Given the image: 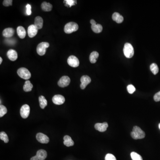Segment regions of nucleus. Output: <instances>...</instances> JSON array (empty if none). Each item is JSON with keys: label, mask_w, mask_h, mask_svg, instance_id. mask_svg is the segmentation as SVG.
<instances>
[{"label": "nucleus", "mask_w": 160, "mask_h": 160, "mask_svg": "<svg viewBox=\"0 0 160 160\" xmlns=\"http://www.w3.org/2000/svg\"><path fill=\"white\" fill-rule=\"evenodd\" d=\"M131 136L135 140L143 139L145 137L144 132L138 126H135L133 128V131L131 133Z\"/></svg>", "instance_id": "f257e3e1"}, {"label": "nucleus", "mask_w": 160, "mask_h": 160, "mask_svg": "<svg viewBox=\"0 0 160 160\" xmlns=\"http://www.w3.org/2000/svg\"><path fill=\"white\" fill-rule=\"evenodd\" d=\"M78 28V25L76 23L70 22L65 25L64 31L66 34H70L74 32L77 31Z\"/></svg>", "instance_id": "f03ea898"}, {"label": "nucleus", "mask_w": 160, "mask_h": 160, "mask_svg": "<svg viewBox=\"0 0 160 160\" xmlns=\"http://www.w3.org/2000/svg\"><path fill=\"white\" fill-rule=\"evenodd\" d=\"M133 46L129 43H126L124 45L123 52L124 55L127 58H130L133 57L134 52Z\"/></svg>", "instance_id": "7ed1b4c3"}, {"label": "nucleus", "mask_w": 160, "mask_h": 160, "mask_svg": "<svg viewBox=\"0 0 160 160\" xmlns=\"http://www.w3.org/2000/svg\"><path fill=\"white\" fill-rule=\"evenodd\" d=\"M49 46V43L48 42H41L37 45L36 48V52L40 56H43L45 54L46 49Z\"/></svg>", "instance_id": "20e7f679"}, {"label": "nucleus", "mask_w": 160, "mask_h": 160, "mask_svg": "<svg viewBox=\"0 0 160 160\" xmlns=\"http://www.w3.org/2000/svg\"><path fill=\"white\" fill-rule=\"evenodd\" d=\"M18 76L25 80H28L31 77L30 72L29 70L25 68H21L19 69L17 71Z\"/></svg>", "instance_id": "39448f33"}, {"label": "nucleus", "mask_w": 160, "mask_h": 160, "mask_svg": "<svg viewBox=\"0 0 160 160\" xmlns=\"http://www.w3.org/2000/svg\"><path fill=\"white\" fill-rule=\"evenodd\" d=\"M30 113V106L28 105H24L21 107L20 114L23 118L26 119L29 117Z\"/></svg>", "instance_id": "423d86ee"}, {"label": "nucleus", "mask_w": 160, "mask_h": 160, "mask_svg": "<svg viewBox=\"0 0 160 160\" xmlns=\"http://www.w3.org/2000/svg\"><path fill=\"white\" fill-rule=\"evenodd\" d=\"M67 62L69 65L74 68L78 67L79 65L78 59L74 55H71L69 57L67 60Z\"/></svg>", "instance_id": "0eeeda50"}, {"label": "nucleus", "mask_w": 160, "mask_h": 160, "mask_svg": "<svg viewBox=\"0 0 160 160\" xmlns=\"http://www.w3.org/2000/svg\"><path fill=\"white\" fill-rule=\"evenodd\" d=\"M70 82V79L68 76L61 77L58 82V85L60 87L64 88L69 86Z\"/></svg>", "instance_id": "6e6552de"}, {"label": "nucleus", "mask_w": 160, "mask_h": 160, "mask_svg": "<svg viewBox=\"0 0 160 160\" xmlns=\"http://www.w3.org/2000/svg\"><path fill=\"white\" fill-rule=\"evenodd\" d=\"M36 139L37 141L42 144H47L49 142L48 136L42 133H38L36 135Z\"/></svg>", "instance_id": "1a4fd4ad"}, {"label": "nucleus", "mask_w": 160, "mask_h": 160, "mask_svg": "<svg viewBox=\"0 0 160 160\" xmlns=\"http://www.w3.org/2000/svg\"><path fill=\"white\" fill-rule=\"evenodd\" d=\"M91 82V79L89 76L87 75L83 76L81 78V84L80 87L82 89H84Z\"/></svg>", "instance_id": "9d476101"}, {"label": "nucleus", "mask_w": 160, "mask_h": 160, "mask_svg": "<svg viewBox=\"0 0 160 160\" xmlns=\"http://www.w3.org/2000/svg\"><path fill=\"white\" fill-rule=\"evenodd\" d=\"M52 101L55 105H61L64 104L65 98L64 96L61 95H56L53 97Z\"/></svg>", "instance_id": "9b49d317"}, {"label": "nucleus", "mask_w": 160, "mask_h": 160, "mask_svg": "<svg viewBox=\"0 0 160 160\" xmlns=\"http://www.w3.org/2000/svg\"><path fill=\"white\" fill-rule=\"evenodd\" d=\"M38 30V29H37L34 25H31L29 26L28 29V34L29 37L30 38L34 37L37 34Z\"/></svg>", "instance_id": "f8f14e48"}, {"label": "nucleus", "mask_w": 160, "mask_h": 160, "mask_svg": "<svg viewBox=\"0 0 160 160\" xmlns=\"http://www.w3.org/2000/svg\"><path fill=\"white\" fill-rule=\"evenodd\" d=\"M95 128L96 130L101 132H104L107 130L108 127V124L107 122L100 123H97L95 125Z\"/></svg>", "instance_id": "ddd939ff"}, {"label": "nucleus", "mask_w": 160, "mask_h": 160, "mask_svg": "<svg viewBox=\"0 0 160 160\" xmlns=\"http://www.w3.org/2000/svg\"><path fill=\"white\" fill-rule=\"evenodd\" d=\"M7 55L9 59L11 61H15L18 59V53L14 49H9L7 52Z\"/></svg>", "instance_id": "4468645a"}, {"label": "nucleus", "mask_w": 160, "mask_h": 160, "mask_svg": "<svg viewBox=\"0 0 160 160\" xmlns=\"http://www.w3.org/2000/svg\"><path fill=\"white\" fill-rule=\"evenodd\" d=\"M15 31L12 28H8L5 29L2 32V34L5 37H11L14 35Z\"/></svg>", "instance_id": "2eb2a0df"}, {"label": "nucleus", "mask_w": 160, "mask_h": 160, "mask_svg": "<svg viewBox=\"0 0 160 160\" xmlns=\"http://www.w3.org/2000/svg\"><path fill=\"white\" fill-rule=\"evenodd\" d=\"M36 156L39 160H45L46 159L47 153L45 150L44 149H40L37 151Z\"/></svg>", "instance_id": "dca6fc26"}, {"label": "nucleus", "mask_w": 160, "mask_h": 160, "mask_svg": "<svg viewBox=\"0 0 160 160\" xmlns=\"http://www.w3.org/2000/svg\"><path fill=\"white\" fill-rule=\"evenodd\" d=\"M36 27L37 28V29H41L43 27V20L41 17L40 16H37L36 17L34 20V24Z\"/></svg>", "instance_id": "f3484780"}, {"label": "nucleus", "mask_w": 160, "mask_h": 160, "mask_svg": "<svg viewBox=\"0 0 160 160\" xmlns=\"http://www.w3.org/2000/svg\"><path fill=\"white\" fill-rule=\"evenodd\" d=\"M112 19L117 23H121L124 21V18L119 13L115 12L112 15Z\"/></svg>", "instance_id": "a211bd4d"}, {"label": "nucleus", "mask_w": 160, "mask_h": 160, "mask_svg": "<svg viewBox=\"0 0 160 160\" xmlns=\"http://www.w3.org/2000/svg\"><path fill=\"white\" fill-rule=\"evenodd\" d=\"M17 31L18 35L20 38L23 39L26 37V32L25 28L21 26L18 27Z\"/></svg>", "instance_id": "6ab92c4d"}, {"label": "nucleus", "mask_w": 160, "mask_h": 160, "mask_svg": "<svg viewBox=\"0 0 160 160\" xmlns=\"http://www.w3.org/2000/svg\"><path fill=\"white\" fill-rule=\"evenodd\" d=\"M64 144L67 147L71 146L74 145V142L70 136L68 135L64 137Z\"/></svg>", "instance_id": "aec40b11"}, {"label": "nucleus", "mask_w": 160, "mask_h": 160, "mask_svg": "<svg viewBox=\"0 0 160 160\" xmlns=\"http://www.w3.org/2000/svg\"><path fill=\"white\" fill-rule=\"evenodd\" d=\"M41 7L43 11L45 12H49L52 9L53 6L50 3L45 1L41 4Z\"/></svg>", "instance_id": "412c9836"}, {"label": "nucleus", "mask_w": 160, "mask_h": 160, "mask_svg": "<svg viewBox=\"0 0 160 160\" xmlns=\"http://www.w3.org/2000/svg\"><path fill=\"white\" fill-rule=\"evenodd\" d=\"M98 57H99V53L96 51H93L91 53L89 56V60L91 63L92 64L95 63L97 62Z\"/></svg>", "instance_id": "4be33fe9"}, {"label": "nucleus", "mask_w": 160, "mask_h": 160, "mask_svg": "<svg viewBox=\"0 0 160 160\" xmlns=\"http://www.w3.org/2000/svg\"><path fill=\"white\" fill-rule=\"evenodd\" d=\"M91 29L94 32L98 34L102 32L103 27L100 24H96L91 25Z\"/></svg>", "instance_id": "5701e85b"}, {"label": "nucleus", "mask_w": 160, "mask_h": 160, "mask_svg": "<svg viewBox=\"0 0 160 160\" xmlns=\"http://www.w3.org/2000/svg\"><path fill=\"white\" fill-rule=\"evenodd\" d=\"M40 106L42 109H44L47 105V101L45 97L43 96H41L39 97Z\"/></svg>", "instance_id": "b1692460"}, {"label": "nucleus", "mask_w": 160, "mask_h": 160, "mask_svg": "<svg viewBox=\"0 0 160 160\" xmlns=\"http://www.w3.org/2000/svg\"><path fill=\"white\" fill-rule=\"evenodd\" d=\"M33 88V86L32 84L30 82L29 80H27L25 82V84H24V86H23V89L25 92H28L31 91Z\"/></svg>", "instance_id": "393cba45"}, {"label": "nucleus", "mask_w": 160, "mask_h": 160, "mask_svg": "<svg viewBox=\"0 0 160 160\" xmlns=\"http://www.w3.org/2000/svg\"><path fill=\"white\" fill-rule=\"evenodd\" d=\"M150 70L152 71L153 74L156 75L159 72V68L158 66L155 63H153L150 65Z\"/></svg>", "instance_id": "a878e982"}, {"label": "nucleus", "mask_w": 160, "mask_h": 160, "mask_svg": "<svg viewBox=\"0 0 160 160\" xmlns=\"http://www.w3.org/2000/svg\"><path fill=\"white\" fill-rule=\"evenodd\" d=\"M130 155L131 157L133 160H143L142 156L134 152H132Z\"/></svg>", "instance_id": "bb28decb"}, {"label": "nucleus", "mask_w": 160, "mask_h": 160, "mask_svg": "<svg viewBox=\"0 0 160 160\" xmlns=\"http://www.w3.org/2000/svg\"><path fill=\"white\" fill-rule=\"evenodd\" d=\"M0 139L1 140H4L5 143H7L9 142V138L8 135L5 132H1L0 133Z\"/></svg>", "instance_id": "cd10ccee"}, {"label": "nucleus", "mask_w": 160, "mask_h": 160, "mask_svg": "<svg viewBox=\"0 0 160 160\" xmlns=\"http://www.w3.org/2000/svg\"><path fill=\"white\" fill-rule=\"evenodd\" d=\"M7 112V108L4 105H0V117H3L4 115L6 114Z\"/></svg>", "instance_id": "c85d7f7f"}, {"label": "nucleus", "mask_w": 160, "mask_h": 160, "mask_svg": "<svg viewBox=\"0 0 160 160\" xmlns=\"http://www.w3.org/2000/svg\"><path fill=\"white\" fill-rule=\"evenodd\" d=\"M127 90L128 92L130 94H133L136 90V88L132 84H129L127 87Z\"/></svg>", "instance_id": "c756f323"}, {"label": "nucleus", "mask_w": 160, "mask_h": 160, "mask_svg": "<svg viewBox=\"0 0 160 160\" xmlns=\"http://www.w3.org/2000/svg\"><path fill=\"white\" fill-rule=\"evenodd\" d=\"M105 160H117V159L114 155L110 153H108L105 156Z\"/></svg>", "instance_id": "7c9ffc66"}, {"label": "nucleus", "mask_w": 160, "mask_h": 160, "mask_svg": "<svg viewBox=\"0 0 160 160\" xmlns=\"http://www.w3.org/2000/svg\"><path fill=\"white\" fill-rule=\"evenodd\" d=\"M12 2H13V1L12 0H5L3 1V5L5 7H8V6L12 5Z\"/></svg>", "instance_id": "2f4dec72"}, {"label": "nucleus", "mask_w": 160, "mask_h": 160, "mask_svg": "<svg viewBox=\"0 0 160 160\" xmlns=\"http://www.w3.org/2000/svg\"><path fill=\"white\" fill-rule=\"evenodd\" d=\"M65 1L66 4L67 5H69L70 7H71L72 5H74L76 3L75 1H73V0H66Z\"/></svg>", "instance_id": "473e14b6"}, {"label": "nucleus", "mask_w": 160, "mask_h": 160, "mask_svg": "<svg viewBox=\"0 0 160 160\" xmlns=\"http://www.w3.org/2000/svg\"><path fill=\"white\" fill-rule=\"evenodd\" d=\"M153 98H154V100L156 102L160 101V91L158 92L154 95Z\"/></svg>", "instance_id": "72a5a7b5"}, {"label": "nucleus", "mask_w": 160, "mask_h": 160, "mask_svg": "<svg viewBox=\"0 0 160 160\" xmlns=\"http://www.w3.org/2000/svg\"><path fill=\"white\" fill-rule=\"evenodd\" d=\"M26 14L28 16H30L31 14V6L29 4H27V5L26 6Z\"/></svg>", "instance_id": "f704fd0d"}, {"label": "nucleus", "mask_w": 160, "mask_h": 160, "mask_svg": "<svg viewBox=\"0 0 160 160\" xmlns=\"http://www.w3.org/2000/svg\"><path fill=\"white\" fill-rule=\"evenodd\" d=\"M90 23L91 24V25L97 24L95 20H93V19H92V20H90Z\"/></svg>", "instance_id": "c9c22d12"}, {"label": "nucleus", "mask_w": 160, "mask_h": 160, "mask_svg": "<svg viewBox=\"0 0 160 160\" xmlns=\"http://www.w3.org/2000/svg\"><path fill=\"white\" fill-rule=\"evenodd\" d=\"M30 160H39L38 159V158H37L36 156H35L32 157H31V158L30 159Z\"/></svg>", "instance_id": "e433bc0d"}, {"label": "nucleus", "mask_w": 160, "mask_h": 160, "mask_svg": "<svg viewBox=\"0 0 160 160\" xmlns=\"http://www.w3.org/2000/svg\"><path fill=\"white\" fill-rule=\"evenodd\" d=\"M2 62V59L1 57H0V64H1Z\"/></svg>", "instance_id": "4c0bfd02"}, {"label": "nucleus", "mask_w": 160, "mask_h": 160, "mask_svg": "<svg viewBox=\"0 0 160 160\" xmlns=\"http://www.w3.org/2000/svg\"><path fill=\"white\" fill-rule=\"evenodd\" d=\"M158 127H159V129L160 130V123L159 124V125H158Z\"/></svg>", "instance_id": "58836bf2"}]
</instances>
